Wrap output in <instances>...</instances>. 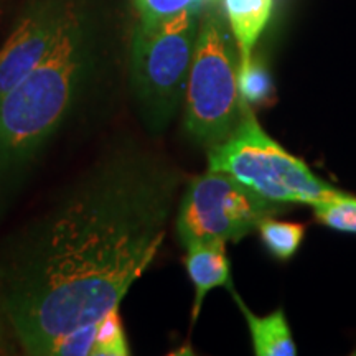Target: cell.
Masks as SVG:
<instances>
[{
    "label": "cell",
    "instance_id": "14",
    "mask_svg": "<svg viewBox=\"0 0 356 356\" xmlns=\"http://www.w3.org/2000/svg\"><path fill=\"white\" fill-rule=\"evenodd\" d=\"M314 216L327 228L356 234V197L350 193L330 202L312 204Z\"/></svg>",
    "mask_w": 356,
    "mask_h": 356
},
{
    "label": "cell",
    "instance_id": "15",
    "mask_svg": "<svg viewBox=\"0 0 356 356\" xmlns=\"http://www.w3.org/2000/svg\"><path fill=\"white\" fill-rule=\"evenodd\" d=\"M134 3L140 13V20L159 22L181 12H200L203 7L215 3V0H134Z\"/></svg>",
    "mask_w": 356,
    "mask_h": 356
},
{
    "label": "cell",
    "instance_id": "4",
    "mask_svg": "<svg viewBox=\"0 0 356 356\" xmlns=\"http://www.w3.org/2000/svg\"><path fill=\"white\" fill-rule=\"evenodd\" d=\"M200 12L137 25L131 47V88L145 127L168 126L185 96L200 33Z\"/></svg>",
    "mask_w": 356,
    "mask_h": 356
},
{
    "label": "cell",
    "instance_id": "11",
    "mask_svg": "<svg viewBox=\"0 0 356 356\" xmlns=\"http://www.w3.org/2000/svg\"><path fill=\"white\" fill-rule=\"evenodd\" d=\"M267 251L279 261H289L305 238V225L280 221L273 216L262 218L256 228Z\"/></svg>",
    "mask_w": 356,
    "mask_h": 356
},
{
    "label": "cell",
    "instance_id": "9",
    "mask_svg": "<svg viewBox=\"0 0 356 356\" xmlns=\"http://www.w3.org/2000/svg\"><path fill=\"white\" fill-rule=\"evenodd\" d=\"M233 299L241 309V314L246 320L249 333H251L252 348L257 356H296L297 345L293 341L291 327H289L287 317L282 309L274 310L273 314L259 315L252 314L244 304L239 293L234 292L233 287H229Z\"/></svg>",
    "mask_w": 356,
    "mask_h": 356
},
{
    "label": "cell",
    "instance_id": "5",
    "mask_svg": "<svg viewBox=\"0 0 356 356\" xmlns=\"http://www.w3.org/2000/svg\"><path fill=\"white\" fill-rule=\"evenodd\" d=\"M239 50L220 12L208 10L185 89V131L197 144L213 147L228 139L244 111L238 88Z\"/></svg>",
    "mask_w": 356,
    "mask_h": 356
},
{
    "label": "cell",
    "instance_id": "6",
    "mask_svg": "<svg viewBox=\"0 0 356 356\" xmlns=\"http://www.w3.org/2000/svg\"><path fill=\"white\" fill-rule=\"evenodd\" d=\"M286 210L269 202L228 173L208 170L191 178L177 215L181 244L238 243L256 231L262 218Z\"/></svg>",
    "mask_w": 356,
    "mask_h": 356
},
{
    "label": "cell",
    "instance_id": "10",
    "mask_svg": "<svg viewBox=\"0 0 356 356\" xmlns=\"http://www.w3.org/2000/svg\"><path fill=\"white\" fill-rule=\"evenodd\" d=\"M231 33L239 50V61H248L273 12V0H225Z\"/></svg>",
    "mask_w": 356,
    "mask_h": 356
},
{
    "label": "cell",
    "instance_id": "3",
    "mask_svg": "<svg viewBox=\"0 0 356 356\" xmlns=\"http://www.w3.org/2000/svg\"><path fill=\"white\" fill-rule=\"evenodd\" d=\"M208 170L228 173L262 198L280 204L312 207L346 193L323 181L304 160L280 147L261 127L248 104L228 139L210 147Z\"/></svg>",
    "mask_w": 356,
    "mask_h": 356
},
{
    "label": "cell",
    "instance_id": "13",
    "mask_svg": "<svg viewBox=\"0 0 356 356\" xmlns=\"http://www.w3.org/2000/svg\"><path fill=\"white\" fill-rule=\"evenodd\" d=\"M131 353L119 309H113L97 320L92 356H127Z\"/></svg>",
    "mask_w": 356,
    "mask_h": 356
},
{
    "label": "cell",
    "instance_id": "8",
    "mask_svg": "<svg viewBox=\"0 0 356 356\" xmlns=\"http://www.w3.org/2000/svg\"><path fill=\"white\" fill-rule=\"evenodd\" d=\"M185 249V267L195 289L191 307V325H195L207 293L218 287H231V266L226 254V243H195Z\"/></svg>",
    "mask_w": 356,
    "mask_h": 356
},
{
    "label": "cell",
    "instance_id": "7",
    "mask_svg": "<svg viewBox=\"0 0 356 356\" xmlns=\"http://www.w3.org/2000/svg\"><path fill=\"white\" fill-rule=\"evenodd\" d=\"M71 0H33L0 50V101L47 56Z\"/></svg>",
    "mask_w": 356,
    "mask_h": 356
},
{
    "label": "cell",
    "instance_id": "12",
    "mask_svg": "<svg viewBox=\"0 0 356 356\" xmlns=\"http://www.w3.org/2000/svg\"><path fill=\"white\" fill-rule=\"evenodd\" d=\"M238 88L241 101L249 108L273 104L275 101L273 78L259 58L251 56L243 63L239 61Z\"/></svg>",
    "mask_w": 356,
    "mask_h": 356
},
{
    "label": "cell",
    "instance_id": "1",
    "mask_svg": "<svg viewBox=\"0 0 356 356\" xmlns=\"http://www.w3.org/2000/svg\"><path fill=\"white\" fill-rule=\"evenodd\" d=\"M180 177L142 150L104 155L0 251V314L26 355L119 309L152 264Z\"/></svg>",
    "mask_w": 356,
    "mask_h": 356
},
{
    "label": "cell",
    "instance_id": "16",
    "mask_svg": "<svg viewBox=\"0 0 356 356\" xmlns=\"http://www.w3.org/2000/svg\"><path fill=\"white\" fill-rule=\"evenodd\" d=\"M97 323V322H96ZM96 323L66 333L44 346L42 356H84L92 355L96 337Z\"/></svg>",
    "mask_w": 356,
    "mask_h": 356
},
{
    "label": "cell",
    "instance_id": "2",
    "mask_svg": "<svg viewBox=\"0 0 356 356\" xmlns=\"http://www.w3.org/2000/svg\"><path fill=\"white\" fill-rule=\"evenodd\" d=\"M97 66L96 22L83 0H71L50 51L0 101V198L76 111Z\"/></svg>",
    "mask_w": 356,
    "mask_h": 356
}]
</instances>
